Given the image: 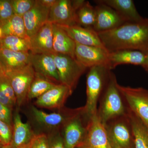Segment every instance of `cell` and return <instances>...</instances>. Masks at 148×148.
<instances>
[{
    "instance_id": "1",
    "label": "cell",
    "mask_w": 148,
    "mask_h": 148,
    "mask_svg": "<svg viewBox=\"0 0 148 148\" xmlns=\"http://www.w3.org/2000/svg\"><path fill=\"white\" fill-rule=\"evenodd\" d=\"M98 34L109 52L122 49L148 52V18L140 22H126Z\"/></svg>"
},
{
    "instance_id": "2",
    "label": "cell",
    "mask_w": 148,
    "mask_h": 148,
    "mask_svg": "<svg viewBox=\"0 0 148 148\" xmlns=\"http://www.w3.org/2000/svg\"><path fill=\"white\" fill-rule=\"evenodd\" d=\"M118 84L115 75L111 71L108 82L99 100L97 109V115L103 125L127 114L128 108Z\"/></svg>"
},
{
    "instance_id": "3",
    "label": "cell",
    "mask_w": 148,
    "mask_h": 148,
    "mask_svg": "<svg viewBox=\"0 0 148 148\" xmlns=\"http://www.w3.org/2000/svg\"><path fill=\"white\" fill-rule=\"evenodd\" d=\"M111 70L107 66H94L86 76V102L84 106L89 118L97 114V106L109 81Z\"/></svg>"
},
{
    "instance_id": "4",
    "label": "cell",
    "mask_w": 148,
    "mask_h": 148,
    "mask_svg": "<svg viewBox=\"0 0 148 148\" xmlns=\"http://www.w3.org/2000/svg\"><path fill=\"white\" fill-rule=\"evenodd\" d=\"M112 148H134L132 127L128 115L109 121L104 125Z\"/></svg>"
},
{
    "instance_id": "5",
    "label": "cell",
    "mask_w": 148,
    "mask_h": 148,
    "mask_svg": "<svg viewBox=\"0 0 148 148\" xmlns=\"http://www.w3.org/2000/svg\"><path fill=\"white\" fill-rule=\"evenodd\" d=\"M51 55L55 61L60 83L68 86L73 92L80 78L87 69L75 58L70 56L56 53Z\"/></svg>"
},
{
    "instance_id": "6",
    "label": "cell",
    "mask_w": 148,
    "mask_h": 148,
    "mask_svg": "<svg viewBox=\"0 0 148 148\" xmlns=\"http://www.w3.org/2000/svg\"><path fill=\"white\" fill-rule=\"evenodd\" d=\"M84 107L76 109L63 108L57 112L48 113L39 110L35 106L31 107V112L35 121L41 126L48 129L57 130L63 128L72 118L81 112Z\"/></svg>"
},
{
    "instance_id": "7",
    "label": "cell",
    "mask_w": 148,
    "mask_h": 148,
    "mask_svg": "<svg viewBox=\"0 0 148 148\" xmlns=\"http://www.w3.org/2000/svg\"><path fill=\"white\" fill-rule=\"evenodd\" d=\"M90 118L83 110L74 117L62 128L65 148H77L87 134Z\"/></svg>"
},
{
    "instance_id": "8",
    "label": "cell",
    "mask_w": 148,
    "mask_h": 148,
    "mask_svg": "<svg viewBox=\"0 0 148 148\" xmlns=\"http://www.w3.org/2000/svg\"><path fill=\"white\" fill-rule=\"evenodd\" d=\"M118 87L127 108L138 116L148 127V90L143 88Z\"/></svg>"
},
{
    "instance_id": "9",
    "label": "cell",
    "mask_w": 148,
    "mask_h": 148,
    "mask_svg": "<svg viewBox=\"0 0 148 148\" xmlns=\"http://www.w3.org/2000/svg\"><path fill=\"white\" fill-rule=\"evenodd\" d=\"M8 77L16 98V106L19 108L27 99L28 92L36 73L30 64L22 69L7 72Z\"/></svg>"
},
{
    "instance_id": "10",
    "label": "cell",
    "mask_w": 148,
    "mask_h": 148,
    "mask_svg": "<svg viewBox=\"0 0 148 148\" xmlns=\"http://www.w3.org/2000/svg\"><path fill=\"white\" fill-rule=\"evenodd\" d=\"M108 53L105 49L75 43V58L87 69L100 66L108 68Z\"/></svg>"
},
{
    "instance_id": "11",
    "label": "cell",
    "mask_w": 148,
    "mask_h": 148,
    "mask_svg": "<svg viewBox=\"0 0 148 148\" xmlns=\"http://www.w3.org/2000/svg\"><path fill=\"white\" fill-rule=\"evenodd\" d=\"M95 22L92 29L98 32L110 31L127 22L123 17L109 6L95 1Z\"/></svg>"
},
{
    "instance_id": "12",
    "label": "cell",
    "mask_w": 148,
    "mask_h": 148,
    "mask_svg": "<svg viewBox=\"0 0 148 148\" xmlns=\"http://www.w3.org/2000/svg\"><path fill=\"white\" fill-rule=\"evenodd\" d=\"M78 148H112L104 125L97 114L90 119L87 134Z\"/></svg>"
},
{
    "instance_id": "13",
    "label": "cell",
    "mask_w": 148,
    "mask_h": 148,
    "mask_svg": "<svg viewBox=\"0 0 148 148\" xmlns=\"http://www.w3.org/2000/svg\"><path fill=\"white\" fill-rule=\"evenodd\" d=\"M77 10L71 0H57L50 8L48 22L60 26L77 25Z\"/></svg>"
},
{
    "instance_id": "14",
    "label": "cell",
    "mask_w": 148,
    "mask_h": 148,
    "mask_svg": "<svg viewBox=\"0 0 148 148\" xmlns=\"http://www.w3.org/2000/svg\"><path fill=\"white\" fill-rule=\"evenodd\" d=\"M72 93L71 90L65 85L57 84L37 98L35 105L45 108L60 110L64 108L66 100Z\"/></svg>"
},
{
    "instance_id": "15",
    "label": "cell",
    "mask_w": 148,
    "mask_h": 148,
    "mask_svg": "<svg viewBox=\"0 0 148 148\" xmlns=\"http://www.w3.org/2000/svg\"><path fill=\"white\" fill-rule=\"evenodd\" d=\"M29 64L36 74L57 84H61L58 71L51 54H33L30 53Z\"/></svg>"
},
{
    "instance_id": "16",
    "label": "cell",
    "mask_w": 148,
    "mask_h": 148,
    "mask_svg": "<svg viewBox=\"0 0 148 148\" xmlns=\"http://www.w3.org/2000/svg\"><path fill=\"white\" fill-rule=\"evenodd\" d=\"M53 42V24L47 22L30 38V51L33 54H52Z\"/></svg>"
},
{
    "instance_id": "17",
    "label": "cell",
    "mask_w": 148,
    "mask_h": 148,
    "mask_svg": "<svg viewBox=\"0 0 148 148\" xmlns=\"http://www.w3.org/2000/svg\"><path fill=\"white\" fill-rule=\"evenodd\" d=\"M58 26L75 43L82 45L97 47L106 49L98 36V33L92 28H86L78 25Z\"/></svg>"
},
{
    "instance_id": "18",
    "label": "cell",
    "mask_w": 148,
    "mask_h": 148,
    "mask_svg": "<svg viewBox=\"0 0 148 148\" xmlns=\"http://www.w3.org/2000/svg\"><path fill=\"white\" fill-rule=\"evenodd\" d=\"M50 8L36 0L34 5L23 16L27 36L31 38L48 22Z\"/></svg>"
},
{
    "instance_id": "19",
    "label": "cell",
    "mask_w": 148,
    "mask_h": 148,
    "mask_svg": "<svg viewBox=\"0 0 148 148\" xmlns=\"http://www.w3.org/2000/svg\"><path fill=\"white\" fill-rule=\"evenodd\" d=\"M35 135L30 124L22 121L17 109L13 116L12 136L10 143L12 147L13 148H19L28 144Z\"/></svg>"
},
{
    "instance_id": "20",
    "label": "cell",
    "mask_w": 148,
    "mask_h": 148,
    "mask_svg": "<svg viewBox=\"0 0 148 148\" xmlns=\"http://www.w3.org/2000/svg\"><path fill=\"white\" fill-rule=\"evenodd\" d=\"M145 59V54L139 51L122 49L109 52V69L112 71L119 65L130 64L142 66Z\"/></svg>"
},
{
    "instance_id": "21",
    "label": "cell",
    "mask_w": 148,
    "mask_h": 148,
    "mask_svg": "<svg viewBox=\"0 0 148 148\" xmlns=\"http://www.w3.org/2000/svg\"><path fill=\"white\" fill-rule=\"evenodd\" d=\"M30 53L0 48V66L5 73L22 69L29 64Z\"/></svg>"
},
{
    "instance_id": "22",
    "label": "cell",
    "mask_w": 148,
    "mask_h": 148,
    "mask_svg": "<svg viewBox=\"0 0 148 148\" xmlns=\"http://www.w3.org/2000/svg\"><path fill=\"white\" fill-rule=\"evenodd\" d=\"M116 11L127 22H140L145 18L140 16L132 0H98Z\"/></svg>"
},
{
    "instance_id": "23",
    "label": "cell",
    "mask_w": 148,
    "mask_h": 148,
    "mask_svg": "<svg viewBox=\"0 0 148 148\" xmlns=\"http://www.w3.org/2000/svg\"><path fill=\"white\" fill-rule=\"evenodd\" d=\"M53 30L54 53L66 54L75 58V42L58 25L53 24Z\"/></svg>"
},
{
    "instance_id": "24",
    "label": "cell",
    "mask_w": 148,
    "mask_h": 148,
    "mask_svg": "<svg viewBox=\"0 0 148 148\" xmlns=\"http://www.w3.org/2000/svg\"><path fill=\"white\" fill-rule=\"evenodd\" d=\"M132 125L134 148H148V127L141 119L128 108Z\"/></svg>"
},
{
    "instance_id": "25",
    "label": "cell",
    "mask_w": 148,
    "mask_h": 148,
    "mask_svg": "<svg viewBox=\"0 0 148 148\" xmlns=\"http://www.w3.org/2000/svg\"><path fill=\"white\" fill-rule=\"evenodd\" d=\"M4 36H13L29 39L22 16L14 14L5 24L1 27Z\"/></svg>"
},
{
    "instance_id": "26",
    "label": "cell",
    "mask_w": 148,
    "mask_h": 148,
    "mask_svg": "<svg viewBox=\"0 0 148 148\" xmlns=\"http://www.w3.org/2000/svg\"><path fill=\"white\" fill-rule=\"evenodd\" d=\"M56 84H57L36 73L34 79L29 88L27 99L32 100L39 98Z\"/></svg>"
},
{
    "instance_id": "27",
    "label": "cell",
    "mask_w": 148,
    "mask_h": 148,
    "mask_svg": "<svg viewBox=\"0 0 148 148\" xmlns=\"http://www.w3.org/2000/svg\"><path fill=\"white\" fill-rule=\"evenodd\" d=\"M0 48L17 52H29L30 39L13 36H3L0 39Z\"/></svg>"
},
{
    "instance_id": "28",
    "label": "cell",
    "mask_w": 148,
    "mask_h": 148,
    "mask_svg": "<svg viewBox=\"0 0 148 148\" xmlns=\"http://www.w3.org/2000/svg\"><path fill=\"white\" fill-rule=\"evenodd\" d=\"M77 25L86 28H93L95 22L96 12L95 7L86 1L76 12Z\"/></svg>"
},
{
    "instance_id": "29",
    "label": "cell",
    "mask_w": 148,
    "mask_h": 148,
    "mask_svg": "<svg viewBox=\"0 0 148 148\" xmlns=\"http://www.w3.org/2000/svg\"><path fill=\"white\" fill-rule=\"evenodd\" d=\"M14 14L22 16L34 5L36 0H11Z\"/></svg>"
},
{
    "instance_id": "30",
    "label": "cell",
    "mask_w": 148,
    "mask_h": 148,
    "mask_svg": "<svg viewBox=\"0 0 148 148\" xmlns=\"http://www.w3.org/2000/svg\"><path fill=\"white\" fill-rule=\"evenodd\" d=\"M11 0H0V27L14 15Z\"/></svg>"
},
{
    "instance_id": "31",
    "label": "cell",
    "mask_w": 148,
    "mask_h": 148,
    "mask_svg": "<svg viewBox=\"0 0 148 148\" xmlns=\"http://www.w3.org/2000/svg\"><path fill=\"white\" fill-rule=\"evenodd\" d=\"M0 91L16 105V98L8 77L5 74L0 76Z\"/></svg>"
},
{
    "instance_id": "32",
    "label": "cell",
    "mask_w": 148,
    "mask_h": 148,
    "mask_svg": "<svg viewBox=\"0 0 148 148\" xmlns=\"http://www.w3.org/2000/svg\"><path fill=\"white\" fill-rule=\"evenodd\" d=\"M12 136V127L0 120V141L3 146L10 145Z\"/></svg>"
},
{
    "instance_id": "33",
    "label": "cell",
    "mask_w": 148,
    "mask_h": 148,
    "mask_svg": "<svg viewBox=\"0 0 148 148\" xmlns=\"http://www.w3.org/2000/svg\"><path fill=\"white\" fill-rule=\"evenodd\" d=\"M31 148H49V140L45 134H36L31 141Z\"/></svg>"
},
{
    "instance_id": "34",
    "label": "cell",
    "mask_w": 148,
    "mask_h": 148,
    "mask_svg": "<svg viewBox=\"0 0 148 148\" xmlns=\"http://www.w3.org/2000/svg\"><path fill=\"white\" fill-rule=\"evenodd\" d=\"M12 110L0 103V120L5 122L9 125H13Z\"/></svg>"
},
{
    "instance_id": "35",
    "label": "cell",
    "mask_w": 148,
    "mask_h": 148,
    "mask_svg": "<svg viewBox=\"0 0 148 148\" xmlns=\"http://www.w3.org/2000/svg\"><path fill=\"white\" fill-rule=\"evenodd\" d=\"M49 140V148H65L63 138L61 133L56 132Z\"/></svg>"
},
{
    "instance_id": "36",
    "label": "cell",
    "mask_w": 148,
    "mask_h": 148,
    "mask_svg": "<svg viewBox=\"0 0 148 148\" xmlns=\"http://www.w3.org/2000/svg\"><path fill=\"white\" fill-rule=\"evenodd\" d=\"M40 3L46 7L50 8L57 1V0H38Z\"/></svg>"
},
{
    "instance_id": "37",
    "label": "cell",
    "mask_w": 148,
    "mask_h": 148,
    "mask_svg": "<svg viewBox=\"0 0 148 148\" xmlns=\"http://www.w3.org/2000/svg\"><path fill=\"white\" fill-rule=\"evenodd\" d=\"M145 59L144 64L142 66L148 72V52L145 53Z\"/></svg>"
},
{
    "instance_id": "38",
    "label": "cell",
    "mask_w": 148,
    "mask_h": 148,
    "mask_svg": "<svg viewBox=\"0 0 148 148\" xmlns=\"http://www.w3.org/2000/svg\"><path fill=\"white\" fill-rule=\"evenodd\" d=\"M31 142L28 143V144H27V145H25L22 146V147L19 148H31Z\"/></svg>"
},
{
    "instance_id": "39",
    "label": "cell",
    "mask_w": 148,
    "mask_h": 148,
    "mask_svg": "<svg viewBox=\"0 0 148 148\" xmlns=\"http://www.w3.org/2000/svg\"><path fill=\"white\" fill-rule=\"evenodd\" d=\"M0 148H13L12 147L11 145H8L2 146L0 147Z\"/></svg>"
},
{
    "instance_id": "40",
    "label": "cell",
    "mask_w": 148,
    "mask_h": 148,
    "mask_svg": "<svg viewBox=\"0 0 148 148\" xmlns=\"http://www.w3.org/2000/svg\"><path fill=\"white\" fill-rule=\"evenodd\" d=\"M4 34L3 33L2 29L1 27H0V39L3 36Z\"/></svg>"
},
{
    "instance_id": "41",
    "label": "cell",
    "mask_w": 148,
    "mask_h": 148,
    "mask_svg": "<svg viewBox=\"0 0 148 148\" xmlns=\"http://www.w3.org/2000/svg\"><path fill=\"white\" fill-rule=\"evenodd\" d=\"M4 73L3 71L2 70V69H1V66H0V76L1 75H3V74H4Z\"/></svg>"
},
{
    "instance_id": "42",
    "label": "cell",
    "mask_w": 148,
    "mask_h": 148,
    "mask_svg": "<svg viewBox=\"0 0 148 148\" xmlns=\"http://www.w3.org/2000/svg\"><path fill=\"white\" fill-rule=\"evenodd\" d=\"M3 146L2 145L1 143V141H0V147L1 146Z\"/></svg>"
}]
</instances>
